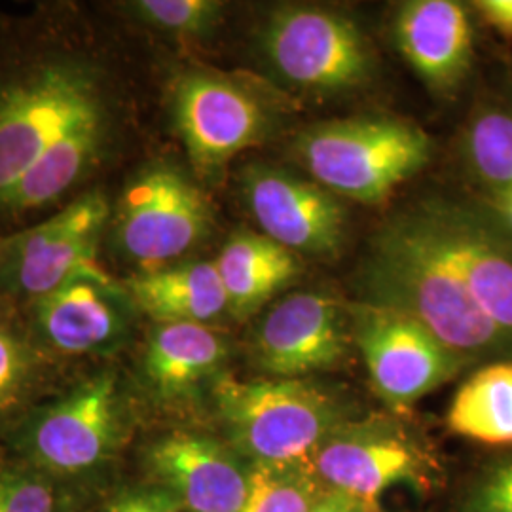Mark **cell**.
<instances>
[{
	"label": "cell",
	"mask_w": 512,
	"mask_h": 512,
	"mask_svg": "<svg viewBox=\"0 0 512 512\" xmlns=\"http://www.w3.org/2000/svg\"><path fill=\"white\" fill-rule=\"evenodd\" d=\"M357 302L420 321L465 366L512 359V234L494 213L425 198L374 232Z\"/></svg>",
	"instance_id": "cell-1"
},
{
	"label": "cell",
	"mask_w": 512,
	"mask_h": 512,
	"mask_svg": "<svg viewBox=\"0 0 512 512\" xmlns=\"http://www.w3.org/2000/svg\"><path fill=\"white\" fill-rule=\"evenodd\" d=\"M118 97L99 57L65 40H38L0 61V209L71 129Z\"/></svg>",
	"instance_id": "cell-2"
},
{
	"label": "cell",
	"mask_w": 512,
	"mask_h": 512,
	"mask_svg": "<svg viewBox=\"0 0 512 512\" xmlns=\"http://www.w3.org/2000/svg\"><path fill=\"white\" fill-rule=\"evenodd\" d=\"M294 156L338 198L382 203L433 156L423 129L395 116H355L319 122L294 141Z\"/></svg>",
	"instance_id": "cell-3"
},
{
	"label": "cell",
	"mask_w": 512,
	"mask_h": 512,
	"mask_svg": "<svg viewBox=\"0 0 512 512\" xmlns=\"http://www.w3.org/2000/svg\"><path fill=\"white\" fill-rule=\"evenodd\" d=\"M215 399L230 439L255 465H310L344 421L338 401L306 380L220 378Z\"/></svg>",
	"instance_id": "cell-4"
},
{
	"label": "cell",
	"mask_w": 512,
	"mask_h": 512,
	"mask_svg": "<svg viewBox=\"0 0 512 512\" xmlns=\"http://www.w3.org/2000/svg\"><path fill=\"white\" fill-rule=\"evenodd\" d=\"M258 42L275 78L308 95L353 92L376 71L363 29L346 14L323 6H277L264 21Z\"/></svg>",
	"instance_id": "cell-5"
},
{
	"label": "cell",
	"mask_w": 512,
	"mask_h": 512,
	"mask_svg": "<svg viewBox=\"0 0 512 512\" xmlns=\"http://www.w3.org/2000/svg\"><path fill=\"white\" fill-rule=\"evenodd\" d=\"M213 228L205 192L183 167L171 162L143 165L112 205L114 251L139 272L181 262Z\"/></svg>",
	"instance_id": "cell-6"
},
{
	"label": "cell",
	"mask_w": 512,
	"mask_h": 512,
	"mask_svg": "<svg viewBox=\"0 0 512 512\" xmlns=\"http://www.w3.org/2000/svg\"><path fill=\"white\" fill-rule=\"evenodd\" d=\"M171 116L190 162L207 179H217L275 126L270 99L256 86L211 69H190L175 78Z\"/></svg>",
	"instance_id": "cell-7"
},
{
	"label": "cell",
	"mask_w": 512,
	"mask_h": 512,
	"mask_svg": "<svg viewBox=\"0 0 512 512\" xmlns=\"http://www.w3.org/2000/svg\"><path fill=\"white\" fill-rule=\"evenodd\" d=\"M126 429V395L118 376L103 370L35 412L19 433V448L42 475H80L105 465Z\"/></svg>",
	"instance_id": "cell-8"
},
{
	"label": "cell",
	"mask_w": 512,
	"mask_h": 512,
	"mask_svg": "<svg viewBox=\"0 0 512 512\" xmlns=\"http://www.w3.org/2000/svg\"><path fill=\"white\" fill-rule=\"evenodd\" d=\"M112 203L99 188L76 196L52 217L0 241V298L31 304L74 274L99 266Z\"/></svg>",
	"instance_id": "cell-9"
},
{
	"label": "cell",
	"mask_w": 512,
	"mask_h": 512,
	"mask_svg": "<svg viewBox=\"0 0 512 512\" xmlns=\"http://www.w3.org/2000/svg\"><path fill=\"white\" fill-rule=\"evenodd\" d=\"M348 313L351 336L372 385L395 408L418 403L465 368L420 321L403 311L355 300Z\"/></svg>",
	"instance_id": "cell-10"
},
{
	"label": "cell",
	"mask_w": 512,
	"mask_h": 512,
	"mask_svg": "<svg viewBox=\"0 0 512 512\" xmlns=\"http://www.w3.org/2000/svg\"><path fill=\"white\" fill-rule=\"evenodd\" d=\"M310 467L329 492L346 495L368 511L391 488L427 478L425 452L397 423L385 420L342 421Z\"/></svg>",
	"instance_id": "cell-11"
},
{
	"label": "cell",
	"mask_w": 512,
	"mask_h": 512,
	"mask_svg": "<svg viewBox=\"0 0 512 512\" xmlns=\"http://www.w3.org/2000/svg\"><path fill=\"white\" fill-rule=\"evenodd\" d=\"M29 308L38 342L67 357L110 355L124 348L137 313L124 283L101 266L74 274Z\"/></svg>",
	"instance_id": "cell-12"
},
{
	"label": "cell",
	"mask_w": 512,
	"mask_h": 512,
	"mask_svg": "<svg viewBox=\"0 0 512 512\" xmlns=\"http://www.w3.org/2000/svg\"><path fill=\"white\" fill-rule=\"evenodd\" d=\"M241 194L262 234L294 255L336 256L348 236L346 207L327 188L287 169L249 165Z\"/></svg>",
	"instance_id": "cell-13"
},
{
	"label": "cell",
	"mask_w": 512,
	"mask_h": 512,
	"mask_svg": "<svg viewBox=\"0 0 512 512\" xmlns=\"http://www.w3.org/2000/svg\"><path fill=\"white\" fill-rule=\"evenodd\" d=\"M349 334L348 308L330 294H287L256 325V363L270 378L304 380L342 361Z\"/></svg>",
	"instance_id": "cell-14"
},
{
	"label": "cell",
	"mask_w": 512,
	"mask_h": 512,
	"mask_svg": "<svg viewBox=\"0 0 512 512\" xmlns=\"http://www.w3.org/2000/svg\"><path fill=\"white\" fill-rule=\"evenodd\" d=\"M118 101L95 110L50 148L10 198L0 217L21 220L71 198L109 160L120 129Z\"/></svg>",
	"instance_id": "cell-15"
},
{
	"label": "cell",
	"mask_w": 512,
	"mask_h": 512,
	"mask_svg": "<svg viewBox=\"0 0 512 512\" xmlns=\"http://www.w3.org/2000/svg\"><path fill=\"white\" fill-rule=\"evenodd\" d=\"M148 465L165 492L190 512H239L249 494L251 469L209 437L177 433L158 440Z\"/></svg>",
	"instance_id": "cell-16"
},
{
	"label": "cell",
	"mask_w": 512,
	"mask_h": 512,
	"mask_svg": "<svg viewBox=\"0 0 512 512\" xmlns=\"http://www.w3.org/2000/svg\"><path fill=\"white\" fill-rule=\"evenodd\" d=\"M393 29L399 52L431 92H458L475 57L473 25L463 4L408 0L401 4Z\"/></svg>",
	"instance_id": "cell-17"
},
{
	"label": "cell",
	"mask_w": 512,
	"mask_h": 512,
	"mask_svg": "<svg viewBox=\"0 0 512 512\" xmlns=\"http://www.w3.org/2000/svg\"><path fill=\"white\" fill-rule=\"evenodd\" d=\"M228 359V340L211 325L162 323L148 334L143 376L162 401H183L211 382Z\"/></svg>",
	"instance_id": "cell-18"
},
{
	"label": "cell",
	"mask_w": 512,
	"mask_h": 512,
	"mask_svg": "<svg viewBox=\"0 0 512 512\" xmlns=\"http://www.w3.org/2000/svg\"><path fill=\"white\" fill-rule=\"evenodd\" d=\"M135 310L156 325H211L230 313L228 298L213 260H181L124 281Z\"/></svg>",
	"instance_id": "cell-19"
},
{
	"label": "cell",
	"mask_w": 512,
	"mask_h": 512,
	"mask_svg": "<svg viewBox=\"0 0 512 512\" xmlns=\"http://www.w3.org/2000/svg\"><path fill=\"white\" fill-rule=\"evenodd\" d=\"M213 262L228 298L230 315L239 321L268 306L300 272L293 251L251 230L234 232Z\"/></svg>",
	"instance_id": "cell-20"
},
{
	"label": "cell",
	"mask_w": 512,
	"mask_h": 512,
	"mask_svg": "<svg viewBox=\"0 0 512 512\" xmlns=\"http://www.w3.org/2000/svg\"><path fill=\"white\" fill-rule=\"evenodd\" d=\"M446 423L463 439L512 446V359L480 366L452 399Z\"/></svg>",
	"instance_id": "cell-21"
},
{
	"label": "cell",
	"mask_w": 512,
	"mask_h": 512,
	"mask_svg": "<svg viewBox=\"0 0 512 512\" xmlns=\"http://www.w3.org/2000/svg\"><path fill=\"white\" fill-rule=\"evenodd\" d=\"M463 158L476 183L497 196L512 190V107L488 103L463 131Z\"/></svg>",
	"instance_id": "cell-22"
},
{
	"label": "cell",
	"mask_w": 512,
	"mask_h": 512,
	"mask_svg": "<svg viewBox=\"0 0 512 512\" xmlns=\"http://www.w3.org/2000/svg\"><path fill=\"white\" fill-rule=\"evenodd\" d=\"M327 494L310 465H253L239 512H311Z\"/></svg>",
	"instance_id": "cell-23"
},
{
	"label": "cell",
	"mask_w": 512,
	"mask_h": 512,
	"mask_svg": "<svg viewBox=\"0 0 512 512\" xmlns=\"http://www.w3.org/2000/svg\"><path fill=\"white\" fill-rule=\"evenodd\" d=\"M126 6L139 23L177 38L211 35L226 10V4L217 0H137Z\"/></svg>",
	"instance_id": "cell-24"
},
{
	"label": "cell",
	"mask_w": 512,
	"mask_h": 512,
	"mask_svg": "<svg viewBox=\"0 0 512 512\" xmlns=\"http://www.w3.org/2000/svg\"><path fill=\"white\" fill-rule=\"evenodd\" d=\"M35 372V351L18 330L0 317V414L21 403L33 385Z\"/></svg>",
	"instance_id": "cell-25"
},
{
	"label": "cell",
	"mask_w": 512,
	"mask_h": 512,
	"mask_svg": "<svg viewBox=\"0 0 512 512\" xmlns=\"http://www.w3.org/2000/svg\"><path fill=\"white\" fill-rule=\"evenodd\" d=\"M461 512H512V452L478 471L463 495Z\"/></svg>",
	"instance_id": "cell-26"
},
{
	"label": "cell",
	"mask_w": 512,
	"mask_h": 512,
	"mask_svg": "<svg viewBox=\"0 0 512 512\" xmlns=\"http://www.w3.org/2000/svg\"><path fill=\"white\" fill-rule=\"evenodd\" d=\"M54 490L37 469L0 471V512H54Z\"/></svg>",
	"instance_id": "cell-27"
},
{
	"label": "cell",
	"mask_w": 512,
	"mask_h": 512,
	"mask_svg": "<svg viewBox=\"0 0 512 512\" xmlns=\"http://www.w3.org/2000/svg\"><path fill=\"white\" fill-rule=\"evenodd\" d=\"M473 10L499 37L512 40V0H476Z\"/></svg>",
	"instance_id": "cell-28"
},
{
	"label": "cell",
	"mask_w": 512,
	"mask_h": 512,
	"mask_svg": "<svg viewBox=\"0 0 512 512\" xmlns=\"http://www.w3.org/2000/svg\"><path fill=\"white\" fill-rule=\"evenodd\" d=\"M137 512H179L181 505L167 492H135L133 494Z\"/></svg>",
	"instance_id": "cell-29"
},
{
	"label": "cell",
	"mask_w": 512,
	"mask_h": 512,
	"mask_svg": "<svg viewBox=\"0 0 512 512\" xmlns=\"http://www.w3.org/2000/svg\"><path fill=\"white\" fill-rule=\"evenodd\" d=\"M355 507L357 503L351 501L346 495L329 492L311 512H351Z\"/></svg>",
	"instance_id": "cell-30"
},
{
	"label": "cell",
	"mask_w": 512,
	"mask_h": 512,
	"mask_svg": "<svg viewBox=\"0 0 512 512\" xmlns=\"http://www.w3.org/2000/svg\"><path fill=\"white\" fill-rule=\"evenodd\" d=\"M492 203H494L492 213L503 222V226L512 234V190L497 196L492 200Z\"/></svg>",
	"instance_id": "cell-31"
},
{
	"label": "cell",
	"mask_w": 512,
	"mask_h": 512,
	"mask_svg": "<svg viewBox=\"0 0 512 512\" xmlns=\"http://www.w3.org/2000/svg\"><path fill=\"white\" fill-rule=\"evenodd\" d=\"M109 512H137L135 509V501H133V494L124 495L120 499H116L109 507Z\"/></svg>",
	"instance_id": "cell-32"
},
{
	"label": "cell",
	"mask_w": 512,
	"mask_h": 512,
	"mask_svg": "<svg viewBox=\"0 0 512 512\" xmlns=\"http://www.w3.org/2000/svg\"><path fill=\"white\" fill-rule=\"evenodd\" d=\"M351 512H372V511H368V509H365V507H361V505H357V507H355V509H353V511Z\"/></svg>",
	"instance_id": "cell-33"
},
{
	"label": "cell",
	"mask_w": 512,
	"mask_h": 512,
	"mask_svg": "<svg viewBox=\"0 0 512 512\" xmlns=\"http://www.w3.org/2000/svg\"><path fill=\"white\" fill-rule=\"evenodd\" d=\"M0 241H2V236H0Z\"/></svg>",
	"instance_id": "cell-34"
}]
</instances>
